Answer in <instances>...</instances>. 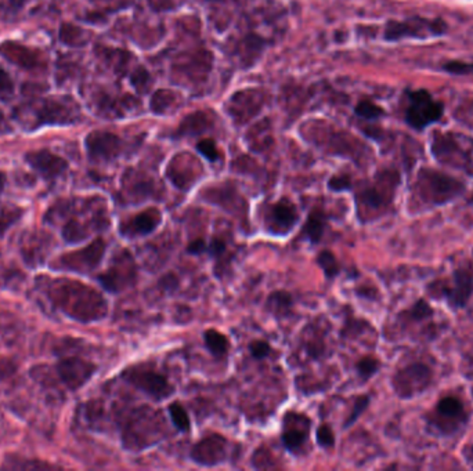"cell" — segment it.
I'll return each mask as SVG.
<instances>
[{"label":"cell","mask_w":473,"mask_h":471,"mask_svg":"<svg viewBox=\"0 0 473 471\" xmlns=\"http://www.w3.org/2000/svg\"><path fill=\"white\" fill-rule=\"evenodd\" d=\"M122 379L155 401H163L175 393L166 376L148 365H134L122 372Z\"/></svg>","instance_id":"3"},{"label":"cell","mask_w":473,"mask_h":471,"mask_svg":"<svg viewBox=\"0 0 473 471\" xmlns=\"http://www.w3.org/2000/svg\"><path fill=\"white\" fill-rule=\"evenodd\" d=\"M292 307H294V299L291 293L285 290L273 292L267 297V302H266V310L277 318L289 315L292 311Z\"/></svg>","instance_id":"23"},{"label":"cell","mask_w":473,"mask_h":471,"mask_svg":"<svg viewBox=\"0 0 473 471\" xmlns=\"http://www.w3.org/2000/svg\"><path fill=\"white\" fill-rule=\"evenodd\" d=\"M391 201H392V194H385V191L380 185L367 187L357 196V205L366 212L384 209L391 203Z\"/></svg>","instance_id":"21"},{"label":"cell","mask_w":473,"mask_h":471,"mask_svg":"<svg viewBox=\"0 0 473 471\" xmlns=\"http://www.w3.org/2000/svg\"><path fill=\"white\" fill-rule=\"evenodd\" d=\"M429 290L434 296L442 293L440 297L446 299L452 308H463L472 297L473 277L465 270H457L453 275V286L445 282H434Z\"/></svg>","instance_id":"9"},{"label":"cell","mask_w":473,"mask_h":471,"mask_svg":"<svg viewBox=\"0 0 473 471\" xmlns=\"http://www.w3.org/2000/svg\"><path fill=\"white\" fill-rule=\"evenodd\" d=\"M197 149L211 162H216L219 158H220V154H219V149L215 144L213 140L211 138H206V140H202L198 142L197 145Z\"/></svg>","instance_id":"34"},{"label":"cell","mask_w":473,"mask_h":471,"mask_svg":"<svg viewBox=\"0 0 473 471\" xmlns=\"http://www.w3.org/2000/svg\"><path fill=\"white\" fill-rule=\"evenodd\" d=\"M12 372H14L12 362L10 360H7V358H0V379L8 376Z\"/></svg>","instance_id":"42"},{"label":"cell","mask_w":473,"mask_h":471,"mask_svg":"<svg viewBox=\"0 0 473 471\" xmlns=\"http://www.w3.org/2000/svg\"><path fill=\"white\" fill-rule=\"evenodd\" d=\"M78 107L65 98H47L35 109L39 124H66L78 119Z\"/></svg>","instance_id":"14"},{"label":"cell","mask_w":473,"mask_h":471,"mask_svg":"<svg viewBox=\"0 0 473 471\" xmlns=\"http://www.w3.org/2000/svg\"><path fill=\"white\" fill-rule=\"evenodd\" d=\"M432 145V151L435 156L443 162L456 166L457 169H463L470 172V174H473V160L470 158V155L460 148V144L457 140L449 134H440L436 133Z\"/></svg>","instance_id":"15"},{"label":"cell","mask_w":473,"mask_h":471,"mask_svg":"<svg viewBox=\"0 0 473 471\" xmlns=\"http://www.w3.org/2000/svg\"><path fill=\"white\" fill-rule=\"evenodd\" d=\"M325 227H327V216H325V213L319 210V209H314L309 214V217H307V220H306V223H305V225L302 228L301 237L303 239H306V241H309V242L316 245V243H319L321 241V238L324 235V231H325Z\"/></svg>","instance_id":"22"},{"label":"cell","mask_w":473,"mask_h":471,"mask_svg":"<svg viewBox=\"0 0 473 471\" xmlns=\"http://www.w3.org/2000/svg\"><path fill=\"white\" fill-rule=\"evenodd\" d=\"M402 315H404V318L411 322H421L431 318L434 315V310L425 300H418L410 310L404 311Z\"/></svg>","instance_id":"29"},{"label":"cell","mask_w":473,"mask_h":471,"mask_svg":"<svg viewBox=\"0 0 473 471\" xmlns=\"http://www.w3.org/2000/svg\"><path fill=\"white\" fill-rule=\"evenodd\" d=\"M206 250H208V245L205 243L204 239H195V241H193V242L187 246V253L194 255V256L206 253Z\"/></svg>","instance_id":"39"},{"label":"cell","mask_w":473,"mask_h":471,"mask_svg":"<svg viewBox=\"0 0 473 471\" xmlns=\"http://www.w3.org/2000/svg\"><path fill=\"white\" fill-rule=\"evenodd\" d=\"M328 188L335 191V192H341V191H346L352 188V180L349 176L343 174V176H334L330 181H328Z\"/></svg>","instance_id":"36"},{"label":"cell","mask_w":473,"mask_h":471,"mask_svg":"<svg viewBox=\"0 0 473 471\" xmlns=\"http://www.w3.org/2000/svg\"><path fill=\"white\" fill-rule=\"evenodd\" d=\"M468 419L464 404L456 397L442 398L435 411V416L431 419V425L446 436L456 433L460 426Z\"/></svg>","instance_id":"12"},{"label":"cell","mask_w":473,"mask_h":471,"mask_svg":"<svg viewBox=\"0 0 473 471\" xmlns=\"http://www.w3.org/2000/svg\"><path fill=\"white\" fill-rule=\"evenodd\" d=\"M105 248L107 243L101 238H98L80 250L60 256L53 267L66 271H75L79 274H86L94 270L101 263L105 253Z\"/></svg>","instance_id":"7"},{"label":"cell","mask_w":473,"mask_h":471,"mask_svg":"<svg viewBox=\"0 0 473 471\" xmlns=\"http://www.w3.org/2000/svg\"><path fill=\"white\" fill-rule=\"evenodd\" d=\"M446 69L454 73H468L473 71V65H468V64H460V62H450L449 65H446Z\"/></svg>","instance_id":"40"},{"label":"cell","mask_w":473,"mask_h":471,"mask_svg":"<svg viewBox=\"0 0 473 471\" xmlns=\"http://www.w3.org/2000/svg\"><path fill=\"white\" fill-rule=\"evenodd\" d=\"M206 253H209L211 256H213L215 259L219 260L227 253V243L220 238H213L212 242L208 245Z\"/></svg>","instance_id":"37"},{"label":"cell","mask_w":473,"mask_h":471,"mask_svg":"<svg viewBox=\"0 0 473 471\" xmlns=\"http://www.w3.org/2000/svg\"><path fill=\"white\" fill-rule=\"evenodd\" d=\"M312 422L305 414L287 412L283 419L281 441L291 454H301L309 441Z\"/></svg>","instance_id":"11"},{"label":"cell","mask_w":473,"mask_h":471,"mask_svg":"<svg viewBox=\"0 0 473 471\" xmlns=\"http://www.w3.org/2000/svg\"><path fill=\"white\" fill-rule=\"evenodd\" d=\"M465 191V185L443 173L424 169L416 183V195L428 206H442Z\"/></svg>","instance_id":"2"},{"label":"cell","mask_w":473,"mask_h":471,"mask_svg":"<svg viewBox=\"0 0 473 471\" xmlns=\"http://www.w3.org/2000/svg\"><path fill=\"white\" fill-rule=\"evenodd\" d=\"M316 441L321 448H332L335 445V434L328 423H323L316 430Z\"/></svg>","instance_id":"31"},{"label":"cell","mask_w":473,"mask_h":471,"mask_svg":"<svg viewBox=\"0 0 473 471\" xmlns=\"http://www.w3.org/2000/svg\"><path fill=\"white\" fill-rule=\"evenodd\" d=\"M97 367L79 357H68L65 360H61L57 371L62 380V383L69 390H79L83 387L96 373Z\"/></svg>","instance_id":"16"},{"label":"cell","mask_w":473,"mask_h":471,"mask_svg":"<svg viewBox=\"0 0 473 471\" xmlns=\"http://www.w3.org/2000/svg\"><path fill=\"white\" fill-rule=\"evenodd\" d=\"M446 30L443 21H431L414 17L406 21H391L386 26L385 37L388 40H400L403 37H429L439 36Z\"/></svg>","instance_id":"8"},{"label":"cell","mask_w":473,"mask_h":471,"mask_svg":"<svg viewBox=\"0 0 473 471\" xmlns=\"http://www.w3.org/2000/svg\"><path fill=\"white\" fill-rule=\"evenodd\" d=\"M25 160L36 172H39L46 180L57 178L68 167V163L65 159H62L61 156H58V155H55L47 149L29 152V154H26Z\"/></svg>","instance_id":"18"},{"label":"cell","mask_w":473,"mask_h":471,"mask_svg":"<svg viewBox=\"0 0 473 471\" xmlns=\"http://www.w3.org/2000/svg\"><path fill=\"white\" fill-rule=\"evenodd\" d=\"M161 221L162 214L158 209H147L133 216L129 221L123 223L121 225V232L127 238L145 237L154 232L157 227L161 224Z\"/></svg>","instance_id":"19"},{"label":"cell","mask_w":473,"mask_h":471,"mask_svg":"<svg viewBox=\"0 0 473 471\" xmlns=\"http://www.w3.org/2000/svg\"><path fill=\"white\" fill-rule=\"evenodd\" d=\"M150 76H148V73L145 72V71H143V69H139L134 75H133V77H132V83H133V86L134 87H137V89H143V83H148V79Z\"/></svg>","instance_id":"41"},{"label":"cell","mask_w":473,"mask_h":471,"mask_svg":"<svg viewBox=\"0 0 473 471\" xmlns=\"http://www.w3.org/2000/svg\"><path fill=\"white\" fill-rule=\"evenodd\" d=\"M4 183H6V177H4V174L0 172V192H1L3 188H4Z\"/></svg>","instance_id":"44"},{"label":"cell","mask_w":473,"mask_h":471,"mask_svg":"<svg viewBox=\"0 0 473 471\" xmlns=\"http://www.w3.org/2000/svg\"><path fill=\"white\" fill-rule=\"evenodd\" d=\"M121 138L107 131H93L86 137V149L93 160H111L121 152Z\"/></svg>","instance_id":"17"},{"label":"cell","mask_w":473,"mask_h":471,"mask_svg":"<svg viewBox=\"0 0 473 471\" xmlns=\"http://www.w3.org/2000/svg\"><path fill=\"white\" fill-rule=\"evenodd\" d=\"M443 113V107L440 102L434 100V97L425 90H417L409 93V105L406 111V118L410 126L422 130L428 124L440 119Z\"/></svg>","instance_id":"6"},{"label":"cell","mask_w":473,"mask_h":471,"mask_svg":"<svg viewBox=\"0 0 473 471\" xmlns=\"http://www.w3.org/2000/svg\"><path fill=\"white\" fill-rule=\"evenodd\" d=\"M370 401H371V398H370L368 396H360V397L356 400V403H355V405H353V411H352V414L348 416V419H346V422H345V425H343V429H349L352 425L356 423V421L362 416V414L368 408Z\"/></svg>","instance_id":"32"},{"label":"cell","mask_w":473,"mask_h":471,"mask_svg":"<svg viewBox=\"0 0 473 471\" xmlns=\"http://www.w3.org/2000/svg\"><path fill=\"white\" fill-rule=\"evenodd\" d=\"M380 368H381V361L373 355L363 357L356 365L357 373L363 382H367L373 376H375L378 373Z\"/></svg>","instance_id":"28"},{"label":"cell","mask_w":473,"mask_h":471,"mask_svg":"<svg viewBox=\"0 0 473 471\" xmlns=\"http://www.w3.org/2000/svg\"><path fill=\"white\" fill-rule=\"evenodd\" d=\"M17 462H18V461H17ZM22 462H24V459H22V461H19V462H18V465H17V466L14 465L12 468H15V469H24V468H26L25 465H21ZM46 468H51V466H48V465H44V463H40V462H36V461H35V463L32 462V463H29V465H28V469H46Z\"/></svg>","instance_id":"43"},{"label":"cell","mask_w":473,"mask_h":471,"mask_svg":"<svg viewBox=\"0 0 473 471\" xmlns=\"http://www.w3.org/2000/svg\"><path fill=\"white\" fill-rule=\"evenodd\" d=\"M229 455V441L220 434H209L191 448V459L199 466H217L224 463Z\"/></svg>","instance_id":"13"},{"label":"cell","mask_w":473,"mask_h":471,"mask_svg":"<svg viewBox=\"0 0 473 471\" xmlns=\"http://www.w3.org/2000/svg\"><path fill=\"white\" fill-rule=\"evenodd\" d=\"M432 383V371L422 362H414L399 369L392 378V387L402 400H410L425 393Z\"/></svg>","instance_id":"4"},{"label":"cell","mask_w":473,"mask_h":471,"mask_svg":"<svg viewBox=\"0 0 473 471\" xmlns=\"http://www.w3.org/2000/svg\"><path fill=\"white\" fill-rule=\"evenodd\" d=\"M168 411H169L172 423L176 426V429L183 432V433H188L191 429V422H190L188 414L184 409V407L179 403H173L169 405Z\"/></svg>","instance_id":"27"},{"label":"cell","mask_w":473,"mask_h":471,"mask_svg":"<svg viewBox=\"0 0 473 471\" xmlns=\"http://www.w3.org/2000/svg\"><path fill=\"white\" fill-rule=\"evenodd\" d=\"M3 126H4V115H3V112L0 111V130L3 129Z\"/></svg>","instance_id":"45"},{"label":"cell","mask_w":473,"mask_h":471,"mask_svg":"<svg viewBox=\"0 0 473 471\" xmlns=\"http://www.w3.org/2000/svg\"><path fill=\"white\" fill-rule=\"evenodd\" d=\"M299 221V212L294 202L287 198L271 203L265 214L267 231L276 237L288 235Z\"/></svg>","instance_id":"10"},{"label":"cell","mask_w":473,"mask_h":471,"mask_svg":"<svg viewBox=\"0 0 473 471\" xmlns=\"http://www.w3.org/2000/svg\"><path fill=\"white\" fill-rule=\"evenodd\" d=\"M84 33L78 28L71 24H62L60 29V40L66 44L78 46L84 41Z\"/></svg>","instance_id":"30"},{"label":"cell","mask_w":473,"mask_h":471,"mask_svg":"<svg viewBox=\"0 0 473 471\" xmlns=\"http://www.w3.org/2000/svg\"><path fill=\"white\" fill-rule=\"evenodd\" d=\"M12 80L8 73L0 66V97H8L12 94Z\"/></svg>","instance_id":"38"},{"label":"cell","mask_w":473,"mask_h":471,"mask_svg":"<svg viewBox=\"0 0 473 471\" xmlns=\"http://www.w3.org/2000/svg\"><path fill=\"white\" fill-rule=\"evenodd\" d=\"M356 113L364 119H377L384 113V111L370 101H362L356 107Z\"/></svg>","instance_id":"33"},{"label":"cell","mask_w":473,"mask_h":471,"mask_svg":"<svg viewBox=\"0 0 473 471\" xmlns=\"http://www.w3.org/2000/svg\"><path fill=\"white\" fill-rule=\"evenodd\" d=\"M87 235H89V230L86 228V225H83L80 221L75 219L69 220L62 228V237L68 243L80 242L86 239Z\"/></svg>","instance_id":"26"},{"label":"cell","mask_w":473,"mask_h":471,"mask_svg":"<svg viewBox=\"0 0 473 471\" xmlns=\"http://www.w3.org/2000/svg\"><path fill=\"white\" fill-rule=\"evenodd\" d=\"M46 292L53 304L66 317L79 322H94L105 318L108 306L94 288L68 278L50 281Z\"/></svg>","instance_id":"1"},{"label":"cell","mask_w":473,"mask_h":471,"mask_svg":"<svg viewBox=\"0 0 473 471\" xmlns=\"http://www.w3.org/2000/svg\"><path fill=\"white\" fill-rule=\"evenodd\" d=\"M204 342H205V346L209 350V353L212 355H215L216 358L227 357L231 344H230L229 338L224 336L223 333H220L219 331L206 329L204 332Z\"/></svg>","instance_id":"24"},{"label":"cell","mask_w":473,"mask_h":471,"mask_svg":"<svg viewBox=\"0 0 473 471\" xmlns=\"http://www.w3.org/2000/svg\"><path fill=\"white\" fill-rule=\"evenodd\" d=\"M100 284L112 293H119L137 281V266L127 249H122L114 256L111 266L105 273L98 275Z\"/></svg>","instance_id":"5"},{"label":"cell","mask_w":473,"mask_h":471,"mask_svg":"<svg viewBox=\"0 0 473 471\" xmlns=\"http://www.w3.org/2000/svg\"><path fill=\"white\" fill-rule=\"evenodd\" d=\"M0 54L10 62L24 68L33 69L40 65V54L17 41H4L0 44Z\"/></svg>","instance_id":"20"},{"label":"cell","mask_w":473,"mask_h":471,"mask_svg":"<svg viewBox=\"0 0 473 471\" xmlns=\"http://www.w3.org/2000/svg\"><path fill=\"white\" fill-rule=\"evenodd\" d=\"M319 267L323 270L324 275L328 278V279H332L335 277L339 275L341 273V266H339V261L337 260L335 255L331 252V250H323L319 253L317 259H316Z\"/></svg>","instance_id":"25"},{"label":"cell","mask_w":473,"mask_h":471,"mask_svg":"<svg viewBox=\"0 0 473 471\" xmlns=\"http://www.w3.org/2000/svg\"><path fill=\"white\" fill-rule=\"evenodd\" d=\"M249 351H251V355L255 360H263V358H266V357H269L271 354L273 349H271V346L267 342L256 340V342H252L249 344Z\"/></svg>","instance_id":"35"}]
</instances>
